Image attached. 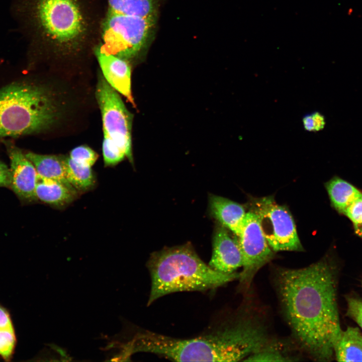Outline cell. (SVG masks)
<instances>
[{
	"label": "cell",
	"instance_id": "obj_7",
	"mask_svg": "<svg viewBox=\"0 0 362 362\" xmlns=\"http://www.w3.org/2000/svg\"><path fill=\"white\" fill-rule=\"evenodd\" d=\"M96 97L101 112L104 136L116 143L132 162V114L102 74L98 77Z\"/></svg>",
	"mask_w": 362,
	"mask_h": 362
},
{
	"label": "cell",
	"instance_id": "obj_13",
	"mask_svg": "<svg viewBox=\"0 0 362 362\" xmlns=\"http://www.w3.org/2000/svg\"><path fill=\"white\" fill-rule=\"evenodd\" d=\"M209 208L211 215L218 223L237 236L239 235L246 214L242 205L227 198L211 195Z\"/></svg>",
	"mask_w": 362,
	"mask_h": 362
},
{
	"label": "cell",
	"instance_id": "obj_10",
	"mask_svg": "<svg viewBox=\"0 0 362 362\" xmlns=\"http://www.w3.org/2000/svg\"><path fill=\"white\" fill-rule=\"evenodd\" d=\"M11 162V187L21 199L35 200V188L38 174L31 161L19 148H8Z\"/></svg>",
	"mask_w": 362,
	"mask_h": 362
},
{
	"label": "cell",
	"instance_id": "obj_22",
	"mask_svg": "<svg viewBox=\"0 0 362 362\" xmlns=\"http://www.w3.org/2000/svg\"><path fill=\"white\" fill-rule=\"evenodd\" d=\"M69 157L79 163L92 167L97 161L98 154L89 147L81 145L73 149Z\"/></svg>",
	"mask_w": 362,
	"mask_h": 362
},
{
	"label": "cell",
	"instance_id": "obj_20",
	"mask_svg": "<svg viewBox=\"0 0 362 362\" xmlns=\"http://www.w3.org/2000/svg\"><path fill=\"white\" fill-rule=\"evenodd\" d=\"M102 151L105 165L114 166L122 161L126 155L125 152L111 139L104 136Z\"/></svg>",
	"mask_w": 362,
	"mask_h": 362
},
{
	"label": "cell",
	"instance_id": "obj_9",
	"mask_svg": "<svg viewBox=\"0 0 362 362\" xmlns=\"http://www.w3.org/2000/svg\"><path fill=\"white\" fill-rule=\"evenodd\" d=\"M209 265L226 274L236 273L242 267V255L237 239L232 237L228 229L218 223L213 238V251Z\"/></svg>",
	"mask_w": 362,
	"mask_h": 362
},
{
	"label": "cell",
	"instance_id": "obj_3",
	"mask_svg": "<svg viewBox=\"0 0 362 362\" xmlns=\"http://www.w3.org/2000/svg\"><path fill=\"white\" fill-rule=\"evenodd\" d=\"M130 345L133 353L149 352L174 361H237L247 356L251 337L243 325L233 321L192 338L143 331L134 336Z\"/></svg>",
	"mask_w": 362,
	"mask_h": 362
},
{
	"label": "cell",
	"instance_id": "obj_16",
	"mask_svg": "<svg viewBox=\"0 0 362 362\" xmlns=\"http://www.w3.org/2000/svg\"><path fill=\"white\" fill-rule=\"evenodd\" d=\"M25 155L33 164L38 175L59 181L74 189L66 178L65 157L33 152H28Z\"/></svg>",
	"mask_w": 362,
	"mask_h": 362
},
{
	"label": "cell",
	"instance_id": "obj_24",
	"mask_svg": "<svg viewBox=\"0 0 362 362\" xmlns=\"http://www.w3.org/2000/svg\"><path fill=\"white\" fill-rule=\"evenodd\" d=\"M346 299V315L355 321L362 329V300L354 297H348Z\"/></svg>",
	"mask_w": 362,
	"mask_h": 362
},
{
	"label": "cell",
	"instance_id": "obj_1",
	"mask_svg": "<svg viewBox=\"0 0 362 362\" xmlns=\"http://www.w3.org/2000/svg\"><path fill=\"white\" fill-rule=\"evenodd\" d=\"M106 0H13L33 56L57 68H80L100 44Z\"/></svg>",
	"mask_w": 362,
	"mask_h": 362
},
{
	"label": "cell",
	"instance_id": "obj_23",
	"mask_svg": "<svg viewBox=\"0 0 362 362\" xmlns=\"http://www.w3.org/2000/svg\"><path fill=\"white\" fill-rule=\"evenodd\" d=\"M302 123L305 130L318 132L322 130L326 124L324 116L318 112H314L304 116Z\"/></svg>",
	"mask_w": 362,
	"mask_h": 362
},
{
	"label": "cell",
	"instance_id": "obj_5",
	"mask_svg": "<svg viewBox=\"0 0 362 362\" xmlns=\"http://www.w3.org/2000/svg\"><path fill=\"white\" fill-rule=\"evenodd\" d=\"M147 266L151 279L148 306L172 293L214 290L238 279L240 276L236 272L226 274L212 269L190 243L153 252Z\"/></svg>",
	"mask_w": 362,
	"mask_h": 362
},
{
	"label": "cell",
	"instance_id": "obj_8",
	"mask_svg": "<svg viewBox=\"0 0 362 362\" xmlns=\"http://www.w3.org/2000/svg\"><path fill=\"white\" fill-rule=\"evenodd\" d=\"M237 241L242 258L239 287L247 290L258 271L274 257V251L263 234L258 218L254 212H246Z\"/></svg>",
	"mask_w": 362,
	"mask_h": 362
},
{
	"label": "cell",
	"instance_id": "obj_26",
	"mask_svg": "<svg viewBox=\"0 0 362 362\" xmlns=\"http://www.w3.org/2000/svg\"><path fill=\"white\" fill-rule=\"evenodd\" d=\"M11 184L10 168L0 161V187H11Z\"/></svg>",
	"mask_w": 362,
	"mask_h": 362
},
{
	"label": "cell",
	"instance_id": "obj_21",
	"mask_svg": "<svg viewBox=\"0 0 362 362\" xmlns=\"http://www.w3.org/2000/svg\"><path fill=\"white\" fill-rule=\"evenodd\" d=\"M16 343L14 329H0V355L5 360L12 358Z\"/></svg>",
	"mask_w": 362,
	"mask_h": 362
},
{
	"label": "cell",
	"instance_id": "obj_11",
	"mask_svg": "<svg viewBox=\"0 0 362 362\" xmlns=\"http://www.w3.org/2000/svg\"><path fill=\"white\" fill-rule=\"evenodd\" d=\"M94 55L107 82L134 105L131 89V64L118 56L102 51L98 47Z\"/></svg>",
	"mask_w": 362,
	"mask_h": 362
},
{
	"label": "cell",
	"instance_id": "obj_14",
	"mask_svg": "<svg viewBox=\"0 0 362 362\" xmlns=\"http://www.w3.org/2000/svg\"><path fill=\"white\" fill-rule=\"evenodd\" d=\"M77 191L63 183L38 175L35 197L41 201L55 207L69 204L76 197Z\"/></svg>",
	"mask_w": 362,
	"mask_h": 362
},
{
	"label": "cell",
	"instance_id": "obj_15",
	"mask_svg": "<svg viewBox=\"0 0 362 362\" xmlns=\"http://www.w3.org/2000/svg\"><path fill=\"white\" fill-rule=\"evenodd\" d=\"M334 354L338 361H362V335L358 328L342 330L334 344Z\"/></svg>",
	"mask_w": 362,
	"mask_h": 362
},
{
	"label": "cell",
	"instance_id": "obj_17",
	"mask_svg": "<svg viewBox=\"0 0 362 362\" xmlns=\"http://www.w3.org/2000/svg\"><path fill=\"white\" fill-rule=\"evenodd\" d=\"M325 186L332 205L340 213L343 214L353 202L362 196L355 187L338 177H333Z\"/></svg>",
	"mask_w": 362,
	"mask_h": 362
},
{
	"label": "cell",
	"instance_id": "obj_29",
	"mask_svg": "<svg viewBox=\"0 0 362 362\" xmlns=\"http://www.w3.org/2000/svg\"><path fill=\"white\" fill-rule=\"evenodd\" d=\"M123 348H124V347H123ZM125 351H126V350H125ZM127 354H128V353H127ZM128 355H129V354H128Z\"/></svg>",
	"mask_w": 362,
	"mask_h": 362
},
{
	"label": "cell",
	"instance_id": "obj_2",
	"mask_svg": "<svg viewBox=\"0 0 362 362\" xmlns=\"http://www.w3.org/2000/svg\"><path fill=\"white\" fill-rule=\"evenodd\" d=\"M275 284L286 319L302 349L316 360H331L342 330L330 263L324 258L301 268H279Z\"/></svg>",
	"mask_w": 362,
	"mask_h": 362
},
{
	"label": "cell",
	"instance_id": "obj_19",
	"mask_svg": "<svg viewBox=\"0 0 362 362\" xmlns=\"http://www.w3.org/2000/svg\"><path fill=\"white\" fill-rule=\"evenodd\" d=\"M283 350L274 342L268 341L260 350L253 354L245 361H292Z\"/></svg>",
	"mask_w": 362,
	"mask_h": 362
},
{
	"label": "cell",
	"instance_id": "obj_27",
	"mask_svg": "<svg viewBox=\"0 0 362 362\" xmlns=\"http://www.w3.org/2000/svg\"><path fill=\"white\" fill-rule=\"evenodd\" d=\"M14 329L10 315L0 304V329Z\"/></svg>",
	"mask_w": 362,
	"mask_h": 362
},
{
	"label": "cell",
	"instance_id": "obj_18",
	"mask_svg": "<svg viewBox=\"0 0 362 362\" xmlns=\"http://www.w3.org/2000/svg\"><path fill=\"white\" fill-rule=\"evenodd\" d=\"M66 178L76 190L86 191L95 185V178L91 167L79 163L69 157H65Z\"/></svg>",
	"mask_w": 362,
	"mask_h": 362
},
{
	"label": "cell",
	"instance_id": "obj_12",
	"mask_svg": "<svg viewBox=\"0 0 362 362\" xmlns=\"http://www.w3.org/2000/svg\"><path fill=\"white\" fill-rule=\"evenodd\" d=\"M162 0H106L103 22L116 24L135 17H158Z\"/></svg>",
	"mask_w": 362,
	"mask_h": 362
},
{
	"label": "cell",
	"instance_id": "obj_25",
	"mask_svg": "<svg viewBox=\"0 0 362 362\" xmlns=\"http://www.w3.org/2000/svg\"><path fill=\"white\" fill-rule=\"evenodd\" d=\"M343 214L353 223L358 222L362 218V196L353 202L345 210Z\"/></svg>",
	"mask_w": 362,
	"mask_h": 362
},
{
	"label": "cell",
	"instance_id": "obj_28",
	"mask_svg": "<svg viewBox=\"0 0 362 362\" xmlns=\"http://www.w3.org/2000/svg\"><path fill=\"white\" fill-rule=\"evenodd\" d=\"M353 226L355 233L362 238V218L358 222L353 224Z\"/></svg>",
	"mask_w": 362,
	"mask_h": 362
},
{
	"label": "cell",
	"instance_id": "obj_6",
	"mask_svg": "<svg viewBox=\"0 0 362 362\" xmlns=\"http://www.w3.org/2000/svg\"><path fill=\"white\" fill-rule=\"evenodd\" d=\"M251 211L257 215L263 234L274 252L303 250L292 215L286 207L266 197L254 199Z\"/></svg>",
	"mask_w": 362,
	"mask_h": 362
},
{
	"label": "cell",
	"instance_id": "obj_4",
	"mask_svg": "<svg viewBox=\"0 0 362 362\" xmlns=\"http://www.w3.org/2000/svg\"><path fill=\"white\" fill-rule=\"evenodd\" d=\"M65 99L52 85L23 80L0 89V138L40 133L62 119Z\"/></svg>",
	"mask_w": 362,
	"mask_h": 362
}]
</instances>
